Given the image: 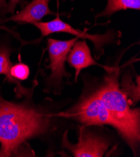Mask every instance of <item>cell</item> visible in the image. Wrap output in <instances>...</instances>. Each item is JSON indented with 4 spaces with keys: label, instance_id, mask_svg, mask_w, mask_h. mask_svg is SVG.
Segmentation results:
<instances>
[{
    "label": "cell",
    "instance_id": "cell-1",
    "mask_svg": "<svg viewBox=\"0 0 140 157\" xmlns=\"http://www.w3.org/2000/svg\"><path fill=\"white\" fill-rule=\"evenodd\" d=\"M52 129V117L28 101L14 103L0 98V156H34L27 142Z\"/></svg>",
    "mask_w": 140,
    "mask_h": 157
},
{
    "label": "cell",
    "instance_id": "cell-2",
    "mask_svg": "<svg viewBox=\"0 0 140 157\" xmlns=\"http://www.w3.org/2000/svg\"><path fill=\"white\" fill-rule=\"evenodd\" d=\"M106 71L104 83L96 93L110 114L112 127L136 155L140 141L139 108L132 109L126 95L121 90L119 67H109Z\"/></svg>",
    "mask_w": 140,
    "mask_h": 157
},
{
    "label": "cell",
    "instance_id": "cell-3",
    "mask_svg": "<svg viewBox=\"0 0 140 157\" xmlns=\"http://www.w3.org/2000/svg\"><path fill=\"white\" fill-rule=\"evenodd\" d=\"M34 25L40 31L43 37L55 33H65L73 35L79 39L89 40L94 44L95 53L99 55L103 54L104 46L119 41L116 40L119 35L113 30H108L103 35H90L86 31L75 29L70 25L64 22L60 18L58 14H57L55 19L50 21L37 22Z\"/></svg>",
    "mask_w": 140,
    "mask_h": 157
},
{
    "label": "cell",
    "instance_id": "cell-4",
    "mask_svg": "<svg viewBox=\"0 0 140 157\" xmlns=\"http://www.w3.org/2000/svg\"><path fill=\"white\" fill-rule=\"evenodd\" d=\"M79 40L74 38L69 40H58L53 38L48 39V52L50 64L46 67L50 70V75L46 78V83L50 87L58 88L63 82L64 78L69 79L71 76L67 72L66 62L68 54L75 43Z\"/></svg>",
    "mask_w": 140,
    "mask_h": 157
},
{
    "label": "cell",
    "instance_id": "cell-5",
    "mask_svg": "<svg viewBox=\"0 0 140 157\" xmlns=\"http://www.w3.org/2000/svg\"><path fill=\"white\" fill-rule=\"evenodd\" d=\"M67 115L84 126L113 125L110 114L96 92L74 106L68 112Z\"/></svg>",
    "mask_w": 140,
    "mask_h": 157
},
{
    "label": "cell",
    "instance_id": "cell-6",
    "mask_svg": "<svg viewBox=\"0 0 140 157\" xmlns=\"http://www.w3.org/2000/svg\"><path fill=\"white\" fill-rule=\"evenodd\" d=\"M110 145V140L90 132L85 127L80 128L79 141L76 144L69 142L67 133L62 139V145L75 157L102 156Z\"/></svg>",
    "mask_w": 140,
    "mask_h": 157
},
{
    "label": "cell",
    "instance_id": "cell-7",
    "mask_svg": "<svg viewBox=\"0 0 140 157\" xmlns=\"http://www.w3.org/2000/svg\"><path fill=\"white\" fill-rule=\"evenodd\" d=\"M67 60L70 67L75 70V79L76 80L81 71L84 68L97 65L104 68L106 70L109 67L101 65L93 58L90 50L85 40H77L75 43L68 54Z\"/></svg>",
    "mask_w": 140,
    "mask_h": 157
},
{
    "label": "cell",
    "instance_id": "cell-8",
    "mask_svg": "<svg viewBox=\"0 0 140 157\" xmlns=\"http://www.w3.org/2000/svg\"><path fill=\"white\" fill-rule=\"evenodd\" d=\"M51 0H33L26 5L20 11L6 19L19 23L34 24L40 22L46 15L57 14L49 8V2Z\"/></svg>",
    "mask_w": 140,
    "mask_h": 157
},
{
    "label": "cell",
    "instance_id": "cell-9",
    "mask_svg": "<svg viewBox=\"0 0 140 157\" xmlns=\"http://www.w3.org/2000/svg\"><path fill=\"white\" fill-rule=\"evenodd\" d=\"M12 52L10 47L0 44V75H4L8 82L16 85L15 93L17 97L20 98L22 95H28L30 90L25 88L19 80L15 79L10 74L11 68L13 66V63L10 60Z\"/></svg>",
    "mask_w": 140,
    "mask_h": 157
},
{
    "label": "cell",
    "instance_id": "cell-10",
    "mask_svg": "<svg viewBox=\"0 0 140 157\" xmlns=\"http://www.w3.org/2000/svg\"><path fill=\"white\" fill-rule=\"evenodd\" d=\"M139 76H136V81L133 80L132 74L130 72L124 73L120 83L121 90L126 95L130 104L137 103L140 100Z\"/></svg>",
    "mask_w": 140,
    "mask_h": 157
},
{
    "label": "cell",
    "instance_id": "cell-11",
    "mask_svg": "<svg viewBox=\"0 0 140 157\" xmlns=\"http://www.w3.org/2000/svg\"><path fill=\"white\" fill-rule=\"evenodd\" d=\"M140 10V0H107L105 9L98 13L96 18L110 17L116 12L126 10Z\"/></svg>",
    "mask_w": 140,
    "mask_h": 157
},
{
    "label": "cell",
    "instance_id": "cell-12",
    "mask_svg": "<svg viewBox=\"0 0 140 157\" xmlns=\"http://www.w3.org/2000/svg\"><path fill=\"white\" fill-rule=\"evenodd\" d=\"M30 73L29 67L23 63H19L11 67L10 74L11 76L19 81L26 80Z\"/></svg>",
    "mask_w": 140,
    "mask_h": 157
},
{
    "label": "cell",
    "instance_id": "cell-13",
    "mask_svg": "<svg viewBox=\"0 0 140 157\" xmlns=\"http://www.w3.org/2000/svg\"><path fill=\"white\" fill-rule=\"evenodd\" d=\"M21 1L22 0H10L8 5L7 12L13 14L15 8H16L17 6L20 3Z\"/></svg>",
    "mask_w": 140,
    "mask_h": 157
},
{
    "label": "cell",
    "instance_id": "cell-14",
    "mask_svg": "<svg viewBox=\"0 0 140 157\" xmlns=\"http://www.w3.org/2000/svg\"><path fill=\"white\" fill-rule=\"evenodd\" d=\"M72 1H74V0H72Z\"/></svg>",
    "mask_w": 140,
    "mask_h": 157
}]
</instances>
